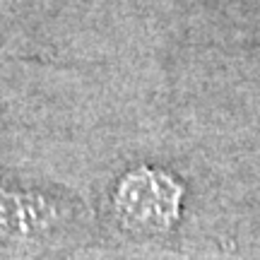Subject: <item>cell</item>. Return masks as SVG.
<instances>
[{
    "label": "cell",
    "mask_w": 260,
    "mask_h": 260,
    "mask_svg": "<svg viewBox=\"0 0 260 260\" xmlns=\"http://www.w3.org/2000/svg\"><path fill=\"white\" fill-rule=\"evenodd\" d=\"M183 193V183L164 169L147 164L130 169L113 188V219L130 236H164L181 219Z\"/></svg>",
    "instance_id": "7a4b0ae2"
},
{
    "label": "cell",
    "mask_w": 260,
    "mask_h": 260,
    "mask_svg": "<svg viewBox=\"0 0 260 260\" xmlns=\"http://www.w3.org/2000/svg\"><path fill=\"white\" fill-rule=\"evenodd\" d=\"M84 219L77 198L41 190H15L0 183V246L41 251L68 239Z\"/></svg>",
    "instance_id": "6da1fadb"
}]
</instances>
